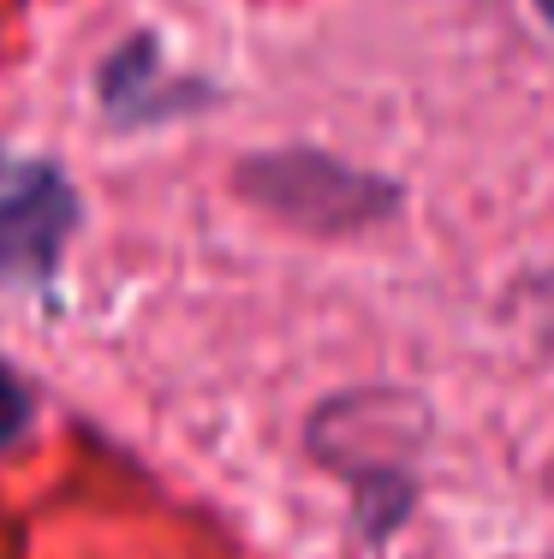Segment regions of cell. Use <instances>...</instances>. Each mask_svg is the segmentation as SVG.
I'll return each instance as SVG.
<instances>
[{
  "label": "cell",
  "mask_w": 554,
  "mask_h": 559,
  "mask_svg": "<svg viewBox=\"0 0 554 559\" xmlns=\"http://www.w3.org/2000/svg\"><path fill=\"white\" fill-rule=\"evenodd\" d=\"M233 191L245 197L250 209H262L269 221L281 226H298L310 238H352V233H369V226L393 221L405 203V191L381 173H364L352 162L328 150H262V155H245L233 167Z\"/></svg>",
  "instance_id": "6da1fadb"
},
{
  "label": "cell",
  "mask_w": 554,
  "mask_h": 559,
  "mask_svg": "<svg viewBox=\"0 0 554 559\" xmlns=\"http://www.w3.org/2000/svg\"><path fill=\"white\" fill-rule=\"evenodd\" d=\"M78 226H84V203L72 173L48 155L0 143V286H55Z\"/></svg>",
  "instance_id": "7a4b0ae2"
},
{
  "label": "cell",
  "mask_w": 554,
  "mask_h": 559,
  "mask_svg": "<svg viewBox=\"0 0 554 559\" xmlns=\"http://www.w3.org/2000/svg\"><path fill=\"white\" fill-rule=\"evenodd\" d=\"M96 102L114 131H143V126H167V119L197 114L203 102H215V90L203 78L167 72L162 43L138 31L96 66Z\"/></svg>",
  "instance_id": "3957f363"
},
{
  "label": "cell",
  "mask_w": 554,
  "mask_h": 559,
  "mask_svg": "<svg viewBox=\"0 0 554 559\" xmlns=\"http://www.w3.org/2000/svg\"><path fill=\"white\" fill-rule=\"evenodd\" d=\"M537 7H543V19H549V24H554V0H537Z\"/></svg>",
  "instance_id": "277c9868"
}]
</instances>
